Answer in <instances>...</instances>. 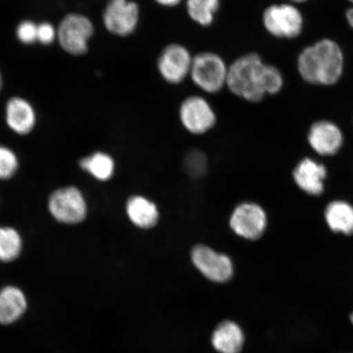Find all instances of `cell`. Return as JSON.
<instances>
[{
  "mask_svg": "<svg viewBox=\"0 0 353 353\" xmlns=\"http://www.w3.org/2000/svg\"><path fill=\"white\" fill-rule=\"evenodd\" d=\"M298 68L301 77L308 83L334 85L343 73V57L341 48L330 39L317 42L301 52Z\"/></svg>",
  "mask_w": 353,
  "mask_h": 353,
  "instance_id": "7a4b0ae2",
  "label": "cell"
},
{
  "mask_svg": "<svg viewBox=\"0 0 353 353\" xmlns=\"http://www.w3.org/2000/svg\"><path fill=\"white\" fill-rule=\"evenodd\" d=\"M346 16L348 21V23H350V25L353 28V8H351V10L347 12Z\"/></svg>",
  "mask_w": 353,
  "mask_h": 353,
  "instance_id": "4316f807",
  "label": "cell"
},
{
  "mask_svg": "<svg viewBox=\"0 0 353 353\" xmlns=\"http://www.w3.org/2000/svg\"><path fill=\"white\" fill-rule=\"evenodd\" d=\"M192 260L195 267L209 280L225 282L231 279L233 264L226 254L216 252L206 245H196L192 251Z\"/></svg>",
  "mask_w": 353,
  "mask_h": 353,
  "instance_id": "30bf717a",
  "label": "cell"
},
{
  "mask_svg": "<svg viewBox=\"0 0 353 353\" xmlns=\"http://www.w3.org/2000/svg\"><path fill=\"white\" fill-rule=\"evenodd\" d=\"M350 2L353 3V0H350Z\"/></svg>",
  "mask_w": 353,
  "mask_h": 353,
  "instance_id": "4dcf8cb0",
  "label": "cell"
},
{
  "mask_svg": "<svg viewBox=\"0 0 353 353\" xmlns=\"http://www.w3.org/2000/svg\"><path fill=\"white\" fill-rule=\"evenodd\" d=\"M28 302L22 291L14 286L0 290V324L10 325L24 314Z\"/></svg>",
  "mask_w": 353,
  "mask_h": 353,
  "instance_id": "9a60e30c",
  "label": "cell"
},
{
  "mask_svg": "<svg viewBox=\"0 0 353 353\" xmlns=\"http://www.w3.org/2000/svg\"><path fill=\"white\" fill-rule=\"evenodd\" d=\"M325 219L331 231L351 236L353 234V205L347 201H331L326 206Z\"/></svg>",
  "mask_w": 353,
  "mask_h": 353,
  "instance_id": "ac0fdd59",
  "label": "cell"
},
{
  "mask_svg": "<svg viewBox=\"0 0 353 353\" xmlns=\"http://www.w3.org/2000/svg\"><path fill=\"white\" fill-rule=\"evenodd\" d=\"M263 24L268 32L280 38H294L301 33V13L288 4L272 6L263 13Z\"/></svg>",
  "mask_w": 353,
  "mask_h": 353,
  "instance_id": "ba28073f",
  "label": "cell"
},
{
  "mask_svg": "<svg viewBox=\"0 0 353 353\" xmlns=\"http://www.w3.org/2000/svg\"><path fill=\"white\" fill-rule=\"evenodd\" d=\"M3 87V77L2 74L0 72V91H1Z\"/></svg>",
  "mask_w": 353,
  "mask_h": 353,
  "instance_id": "83f0119b",
  "label": "cell"
},
{
  "mask_svg": "<svg viewBox=\"0 0 353 353\" xmlns=\"http://www.w3.org/2000/svg\"><path fill=\"white\" fill-rule=\"evenodd\" d=\"M351 320H352V323H353V313H352V316H351Z\"/></svg>",
  "mask_w": 353,
  "mask_h": 353,
  "instance_id": "f546056e",
  "label": "cell"
},
{
  "mask_svg": "<svg viewBox=\"0 0 353 353\" xmlns=\"http://www.w3.org/2000/svg\"><path fill=\"white\" fill-rule=\"evenodd\" d=\"M219 8V0H187L189 17L202 26L212 24Z\"/></svg>",
  "mask_w": 353,
  "mask_h": 353,
  "instance_id": "44dd1931",
  "label": "cell"
},
{
  "mask_svg": "<svg viewBox=\"0 0 353 353\" xmlns=\"http://www.w3.org/2000/svg\"><path fill=\"white\" fill-rule=\"evenodd\" d=\"M192 59L187 48L179 43L169 44L159 56V72L168 83L178 85L189 76Z\"/></svg>",
  "mask_w": 353,
  "mask_h": 353,
  "instance_id": "9c48e42d",
  "label": "cell"
},
{
  "mask_svg": "<svg viewBox=\"0 0 353 353\" xmlns=\"http://www.w3.org/2000/svg\"><path fill=\"white\" fill-rule=\"evenodd\" d=\"M6 114L8 126L19 135L30 134L37 123L33 105L20 97H13L8 101Z\"/></svg>",
  "mask_w": 353,
  "mask_h": 353,
  "instance_id": "5bb4252c",
  "label": "cell"
},
{
  "mask_svg": "<svg viewBox=\"0 0 353 353\" xmlns=\"http://www.w3.org/2000/svg\"><path fill=\"white\" fill-rule=\"evenodd\" d=\"M180 120L185 129L193 134H203L215 125L214 110L204 98L189 97L180 108Z\"/></svg>",
  "mask_w": 353,
  "mask_h": 353,
  "instance_id": "8fae6325",
  "label": "cell"
},
{
  "mask_svg": "<svg viewBox=\"0 0 353 353\" xmlns=\"http://www.w3.org/2000/svg\"><path fill=\"white\" fill-rule=\"evenodd\" d=\"M19 162L11 149L0 145V180L12 178L19 170Z\"/></svg>",
  "mask_w": 353,
  "mask_h": 353,
  "instance_id": "7402d4cb",
  "label": "cell"
},
{
  "mask_svg": "<svg viewBox=\"0 0 353 353\" xmlns=\"http://www.w3.org/2000/svg\"><path fill=\"white\" fill-rule=\"evenodd\" d=\"M228 74V66L222 57L204 52L193 57L189 76L202 90L215 94L227 85Z\"/></svg>",
  "mask_w": 353,
  "mask_h": 353,
  "instance_id": "277c9868",
  "label": "cell"
},
{
  "mask_svg": "<svg viewBox=\"0 0 353 353\" xmlns=\"http://www.w3.org/2000/svg\"><path fill=\"white\" fill-rule=\"evenodd\" d=\"M38 24L30 20H24L17 26V39L25 46H30L37 42Z\"/></svg>",
  "mask_w": 353,
  "mask_h": 353,
  "instance_id": "cb8c5ba5",
  "label": "cell"
},
{
  "mask_svg": "<svg viewBox=\"0 0 353 353\" xmlns=\"http://www.w3.org/2000/svg\"><path fill=\"white\" fill-rule=\"evenodd\" d=\"M228 88L232 94L251 103H258L265 94H276L283 79L274 66L263 63L258 54L242 56L228 66Z\"/></svg>",
  "mask_w": 353,
  "mask_h": 353,
  "instance_id": "6da1fadb",
  "label": "cell"
},
{
  "mask_svg": "<svg viewBox=\"0 0 353 353\" xmlns=\"http://www.w3.org/2000/svg\"><path fill=\"white\" fill-rule=\"evenodd\" d=\"M48 211L57 222L74 225L87 217L88 206L81 190L69 186L56 190L48 198Z\"/></svg>",
  "mask_w": 353,
  "mask_h": 353,
  "instance_id": "5b68a950",
  "label": "cell"
},
{
  "mask_svg": "<svg viewBox=\"0 0 353 353\" xmlns=\"http://www.w3.org/2000/svg\"><path fill=\"white\" fill-rule=\"evenodd\" d=\"M244 334L235 322H222L212 335V344L220 353H239L244 343Z\"/></svg>",
  "mask_w": 353,
  "mask_h": 353,
  "instance_id": "e0dca14e",
  "label": "cell"
},
{
  "mask_svg": "<svg viewBox=\"0 0 353 353\" xmlns=\"http://www.w3.org/2000/svg\"><path fill=\"white\" fill-rule=\"evenodd\" d=\"M308 143L320 156L331 157L338 153L343 144V132L337 125L328 121H317L311 126Z\"/></svg>",
  "mask_w": 353,
  "mask_h": 353,
  "instance_id": "7c38bea8",
  "label": "cell"
},
{
  "mask_svg": "<svg viewBox=\"0 0 353 353\" xmlns=\"http://www.w3.org/2000/svg\"><path fill=\"white\" fill-rule=\"evenodd\" d=\"M79 166L83 171L101 182L112 179L114 172L112 157L104 152H95L81 159Z\"/></svg>",
  "mask_w": 353,
  "mask_h": 353,
  "instance_id": "d6986e66",
  "label": "cell"
},
{
  "mask_svg": "<svg viewBox=\"0 0 353 353\" xmlns=\"http://www.w3.org/2000/svg\"><path fill=\"white\" fill-rule=\"evenodd\" d=\"M230 227L237 236L246 240H258L268 227L266 212L255 203H242L232 212Z\"/></svg>",
  "mask_w": 353,
  "mask_h": 353,
  "instance_id": "52a82bcc",
  "label": "cell"
},
{
  "mask_svg": "<svg viewBox=\"0 0 353 353\" xmlns=\"http://www.w3.org/2000/svg\"><path fill=\"white\" fill-rule=\"evenodd\" d=\"M326 176V168L311 158H304L293 172V178L297 186L308 195L315 196L323 193Z\"/></svg>",
  "mask_w": 353,
  "mask_h": 353,
  "instance_id": "4fadbf2b",
  "label": "cell"
},
{
  "mask_svg": "<svg viewBox=\"0 0 353 353\" xmlns=\"http://www.w3.org/2000/svg\"><path fill=\"white\" fill-rule=\"evenodd\" d=\"M126 213L131 222L142 229L154 228L160 217L157 205L142 196H132L128 201Z\"/></svg>",
  "mask_w": 353,
  "mask_h": 353,
  "instance_id": "2e32d148",
  "label": "cell"
},
{
  "mask_svg": "<svg viewBox=\"0 0 353 353\" xmlns=\"http://www.w3.org/2000/svg\"><path fill=\"white\" fill-rule=\"evenodd\" d=\"M57 29L50 22L44 21L38 24L37 42L43 46H50L57 39Z\"/></svg>",
  "mask_w": 353,
  "mask_h": 353,
  "instance_id": "d4e9b609",
  "label": "cell"
},
{
  "mask_svg": "<svg viewBox=\"0 0 353 353\" xmlns=\"http://www.w3.org/2000/svg\"><path fill=\"white\" fill-rule=\"evenodd\" d=\"M157 3L161 6L165 7H175L182 1V0H154Z\"/></svg>",
  "mask_w": 353,
  "mask_h": 353,
  "instance_id": "484cf974",
  "label": "cell"
},
{
  "mask_svg": "<svg viewBox=\"0 0 353 353\" xmlns=\"http://www.w3.org/2000/svg\"><path fill=\"white\" fill-rule=\"evenodd\" d=\"M57 34V41L66 54L79 57L88 50V43L94 34V25L87 16L70 12L61 20Z\"/></svg>",
  "mask_w": 353,
  "mask_h": 353,
  "instance_id": "3957f363",
  "label": "cell"
},
{
  "mask_svg": "<svg viewBox=\"0 0 353 353\" xmlns=\"http://www.w3.org/2000/svg\"><path fill=\"white\" fill-rule=\"evenodd\" d=\"M139 14V7L134 1L109 0L103 13V21L110 34L125 37L135 32Z\"/></svg>",
  "mask_w": 353,
  "mask_h": 353,
  "instance_id": "8992f818",
  "label": "cell"
},
{
  "mask_svg": "<svg viewBox=\"0 0 353 353\" xmlns=\"http://www.w3.org/2000/svg\"><path fill=\"white\" fill-rule=\"evenodd\" d=\"M292 1L298 2V3H302L304 1H307V0H292Z\"/></svg>",
  "mask_w": 353,
  "mask_h": 353,
  "instance_id": "f1b7e54d",
  "label": "cell"
},
{
  "mask_svg": "<svg viewBox=\"0 0 353 353\" xmlns=\"http://www.w3.org/2000/svg\"><path fill=\"white\" fill-rule=\"evenodd\" d=\"M184 164L185 169L192 176H201L207 170L206 157L198 150H194L188 154Z\"/></svg>",
  "mask_w": 353,
  "mask_h": 353,
  "instance_id": "603a6c76",
  "label": "cell"
},
{
  "mask_svg": "<svg viewBox=\"0 0 353 353\" xmlns=\"http://www.w3.org/2000/svg\"><path fill=\"white\" fill-rule=\"evenodd\" d=\"M22 250L21 236L16 229L0 227V261L12 262L19 257Z\"/></svg>",
  "mask_w": 353,
  "mask_h": 353,
  "instance_id": "ffe728a7",
  "label": "cell"
}]
</instances>
